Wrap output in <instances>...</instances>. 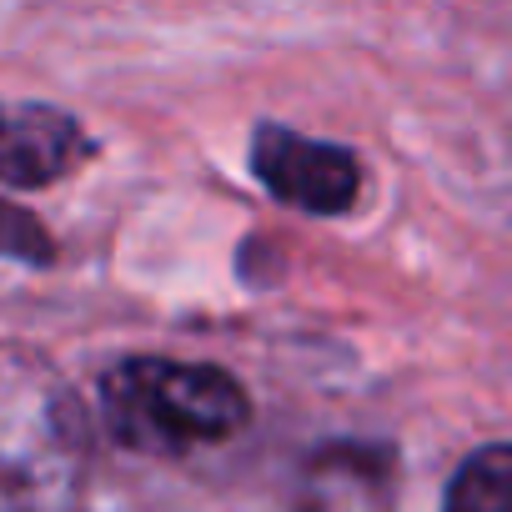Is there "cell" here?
<instances>
[{
	"label": "cell",
	"mask_w": 512,
	"mask_h": 512,
	"mask_svg": "<svg viewBox=\"0 0 512 512\" xmlns=\"http://www.w3.org/2000/svg\"><path fill=\"white\" fill-rule=\"evenodd\" d=\"M442 512H512V442L477 447L452 472Z\"/></svg>",
	"instance_id": "5b68a950"
},
{
	"label": "cell",
	"mask_w": 512,
	"mask_h": 512,
	"mask_svg": "<svg viewBox=\"0 0 512 512\" xmlns=\"http://www.w3.org/2000/svg\"><path fill=\"white\" fill-rule=\"evenodd\" d=\"M0 262H26V267H51L56 262L51 231L11 201H0Z\"/></svg>",
	"instance_id": "8992f818"
},
{
	"label": "cell",
	"mask_w": 512,
	"mask_h": 512,
	"mask_svg": "<svg viewBox=\"0 0 512 512\" xmlns=\"http://www.w3.org/2000/svg\"><path fill=\"white\" fill-rule=\"evenodd\" d=\"M251 171L282 206L307 216H342L362 191V166L347 146L262 121L251 136Z\"/></svg>",
	"instance_id": "3957f363"
},
{
	"label": "cell",
	"mask_w": 512,
	"mask_h": 512,
	"mask_svg": "<svg viewBox=\"0 0 512 512\" xmlns=\"http://www.w3.org/2000/svg\"><path fill=\"white\" fill-rule=\"evenodd\" d=\"M91 156V136L71 111L0 101V186L41 191L66 181Z\"/></svg>",
	"instance_id": "277c9868"
},
{
	"label": "cell",
	"mask_w": 512,
	"mask_h": 512,
	"mask_svg": "<svg viewBox=\"0 0 512 512\" xmlns=\"http://www.w3.org/2000/svg\"><path fill=\"white\" fill-rule=\"evenodd\" d=\"M91 422L71 382L31 347H0V512H81Z\"/></svg>",
	"instance_id": "6da1fadb"
},
{
	"label": "cell",
	"mask_w": 512,
	"mask_h": 512,
	"mask_svg": "<svg viewBox=\"0 0 512 512\" xmlns=\"http://www.w3.org/2000/svg\"><path fill=\"white\" fill-rule=\"evenodd\" d=\"M106 432L141 457H186L246 427L251 402L226 367L126 357L101 377Z\"/></svg>",
	"instance_id": "7a4b0ae2"
}]
</instances>
